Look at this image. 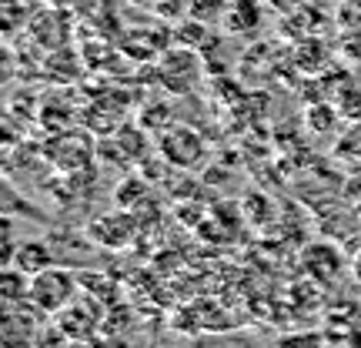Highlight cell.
I'll use <instances>...</instances> for the list:
<instances>
[{
  "label": "cell",
  "instance_id": "obj_1",
  "mask_svg": "<svg viewBox=\"0 0 361 348\" xmlns=\"http://www.w3.org/2000/svg\"><path fill=\"white\" fill-rule=\"evenodd\" d=\"M74 295H78V278L61 265H51V268L30 275L27 301H30V308L44 311V315H61L74 301Z\"/></svg>",
  "mask_w": 361,
  "mask_h": 348
},
{
  "label": "cell",
  "instance_id": "obj_2",
  "mask_svg": "<svg viewBox=\"0 0 361 348\" xmlns=\"http://www.w3.org/2000/svg\"><path fill=\"white\" fill-rule=\"evenodd\" d=\"M161 151L168 155L171 164H178V168H194V164H201L207 155L204 141L197 138V131L191 128H171L164 131V138H161Z\"/></svg>",
  "mask_w": 361,
  "mask_h": 348
},
{
  "label": "cell",
  "instance_id": "obj_3",
  "mask_svg": "<svg viewBox=\"0 0 361 348\" xmlns=\"http://www.w3.org/2000/svg\"><path fill=\"white\" fill-rule=\"evenodd\" d=\"M11 265L13 268H20L24 275H37V271L57 265V255H54V248L44 245V241H24V245L13 251Z\"/></svg>",
  "mask_w": 361,
  "mask_h": 348
}]
</instances>
